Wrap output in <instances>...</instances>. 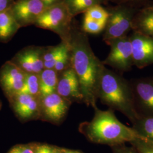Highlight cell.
<instances>
[{
  "label": "cell",
  "mask_w": 153,
  "mask_h": 153,
  "mask_svg": "<svg viewBox=\"0 0 153 153\" xmlns=\"http://www.w3.org/2000/svg\"><path fill=\"white\" fill-rule=\"evenodd\" d=\"M71 67L78 78L83 103L97 107L99 78L103 63L94 54L86 33L72 27L69 41Z\"/></svg>",
  "instance_id": "obj_1"
},
{
  "label": "cell",
  "mask_w": 153,
  "mask_h": 153,
  "mask_svg": "<svg viewBox=\"0 0 153 153\" xmlns=\"http://www.w3.org/2000/svg\"><path fill=\"white\" fill-rule=\"evenodd\" d=\"M97 98L109 109L125 115L131 124L139 117L135 108L131 82L120 74L107 69L104 64L99 75Z\"/></svg>",
  "instance_id": "obj_2"
},
{
  "label": "cell",
  "mask_w": 153,
  "mask_h": 153,
  "mask_svg": "<svg viewBox=\"0 0 153 153\" xmlns=\"http://www.w3.org/2000/svg\"><path fill=\"white\" fill-rule=\"evenodd\" d=\"M94 109L93 119L83 122L79 126V131L90 141L116 146L142 138L131 127L127 126L119 120L114 111H102L97 106Z\"/></svg>",
  "instance_id": "obj_3"
},
{
  "label": "cell",
  "mask_w": 153,
  "mask_h": 153,
  "mask_svg": "<svg viewBox=\"0 0 153 153\" xmlns=\"http://www.w3.org/2000/svg\"><path fill=\"white\" fill-rule=\"evenodd\" d=\"M73 18L66 6L62 3L47 8L34 25L55 33L62 41L69 43Z\"/></svg>",
  "instance_id": "obj_4"
},
{
  "label": "cell",
  "mask_w": 153,
  "mask_h": 153,
  "mask_svg": "<svg viewBox=\"0 0 153 153\" xmlns=\"http://www.w3.org/2000/svg\"><path fill=\"white\" fill-rule=\"evenodd\" d=\"M134 16V10L126 6H118L109 11L103 38L104 42L126 36L132 28Z\"/></svg>",
  "instance_id": "obj_5"
},
{
  "label": "cell",
  "mask_w": 153,
  "mask_h": 153,
  "mask_svg": "<svg viewBox=\"0 0 153 153\" xmlns=\"http://www.w3.org/2000/svg\"><path fill=\"white\" fill-rule=\"evenodd\" d=\"M110 46V52L103 62L120 72L129 71L134 65L130 38L126 36L105 42Z\"/></svg>",
  "instance_id": "obj_6"
},
{
  "label": "cell",
  "mask_w": 153,
  "mask_h": 153,
  "mask_svg": "<svg viewBox=\"0 0 153 153\" xmlns=\"http://www.w3.org/2000/svg\"><path fill=\"white\" fill-rule=\"evenodd\" d=\"M27 73L11 61H7L0 68V88L8 100L21 93Z\"/></svg>",
  "instance_id": "obj_7"
},
{
  "label": "cell",
  "mask_w": 153,
  "mask_h": 153,
  "mask_svg": "<svg viewBox=\"0 0 153 153\" xmlns=\"http://www.w3.org/2000/svg\"><path fill=\"white\" fill-rule=\"evenodd\" d=\"M71 103L57 93L40 99L39 120L58 125L65 119Z\"/></svg>",
  "instance_id": "obj_8"
},
{
  "label": "cell",
  "mask_w": 153,
  "mask_h": 153,
  "mask_svg": "<svg viewBox=\"0 0 153 153\" xmlns=\"http://www.w3.org/2000/svg\"><path fill=\"white\" fill-rule=\"evenodd\" d=\"M130 82L138 116L153 115V76L133 79Z\"/></svg>",
  "instance_id": "obj_9"
},
{
  "label": "cell",
  "mask_w": 153,
  "mask_h": 153,
  "mask_svg": "<svg viewBox=\"0 0 153 153\" xmlns=\"http://www.w3.org/2000/svg\"><path fill=\"white\" fill-rule=\"evenodd\" d=\"M46 9L40 0H16L10 9L21 28L34 25Z\"/></svg>",
  "instance_id": "obj_10"
},
{
  "label": "cell",
  "mask_w": 153,
  "mask_h": 153,
  "mask_svg": "<svg viewBox=\"0 0 153 153\" xmlns=\"http://www.w3.org/2000/svg\"><path fill=\"white\" fill-rule=\"evenodd\" d=\"M44 47L30 45L21 49L10 61L26 73L39 74L44 69Z\"/></svg>",
  "instance_id": "obj_11"
},
{
  "label": "cell",
  "mask_w": 153,
  "mask_h": 153,
  "mask_svg": "<svg viewBox=\"0 0 153 153\" xmlns=\"http://www.w3.org/2000/svg\"><path fill=\"white\" fill-rule=\"evenodd\" d=\"M8 101L16 117L22 123L39 120L40 99L19 93Z\"/></svg>",
  "instance_id": "obj_12"
},
{
  "label": "cell",
  "mask_w": 153,
  "mask_h": 153,
  "mask_svg": "<svg viewBox=\"0 0 153 153\" xmlns=\"http://www.w3.org/2000/svg\"><path fill=\"white\" fill-rule=\"evenodd\" d=\"M134 65L142 69L153 64V39L134 31L129 36Z\"/></svg>",
  "instance_id": "obj_13"
},
{
  "label": "cell",
  "mask_w": 153,
  "mask_h": 153,
  "mask_svg": "<svg viewBox=\"0 0 153 153\" xmlns=\"http://www.w3.org/2000/svg\"><path fill=\"white\" fill-rule=\"evenodd\" d=\"M56 93L71 103H83L79 81L71 67L59 74Z\"/></svg>",
  "instance_id": "obj_14"
},
{
  "label": "cell",
  "mask_w": 153,
  "mask_h": 153,
  "mask_svg": "<svg viewBox=\"0 0 153 153\" xmlns=\"http://www.w3.org/2000/svg\"><path fill=\"white\" fill-rule=\"evenodd\" d=\"M132 28L135 32L153 39V6L142 9L134 16Z\"/></svg>",
  "instance_id": "obj_15"
},
{
  "label": "cell",
  "mask_w": 153,
  "mask_h": 153,
  "mask_svg": "<svg viewBox=\"0 0 153 153\" xmlns=\"http://www.w3.org/2000/svg\"><path fill=\"white\" fill-rule=\"evenodd\" d=\"M20 28L10 9L0 13V42H9Z\"/></svg>",
  "instance_id": "obj_16"
},
{
  "label": "cell",
  "mask_w": 153,
  "mask_h": 153,
  "mask_svg": "<svg viewBox=\"0 0 153 153\" xmlns=\"http://www.w3.org/2000/svg\"><path fill=\"white\" fill-rule=\"evenodd\" d=\"M59 73L53 69H44L39 74L40 99L56 93Z\"/></svg>",
  "instance_id": "obj_17"
},
{
  "label": "cell",
  "mask_w": 153,
  "mask_h": 153,
  "mask_svg": "<svg viewBox=\"0 0 153 153\" xmlns=\"http://www.w3.org/2000/svg\"><path fill=\"white\" fill-rule=\"evenodd\" d=\"M69 43L62 41L55 46L44 47L43 53L44 69H53L55 64L68 49Z\"/></svg>",
  "instance_id": "obj_18"
},
{
  "label": "cell",
  "mask_w": 153,
  "mask_h": 153,
  "mask_svg": "<svg viewBox=\"0 0 153 153\" xmlns=\"http://www.w3.org/2000/svg\"><path fill=\"white\" fill-rule=\"evenodd\" d=\"M131 128L139 136L153 142V115L140 116Z\"/></svg>",
  "instance_id": "obj_19"
},
{
  "label": "cell",
  "mask_w": 153,
  "mask_h": 153,
  "mask_svg": "<svg viewBox=\"0 0 153 153\" xmlns=\"http://www.w3.org/2000/svg\"><path fill=\"white\" fill-rule=\"evenodd\" d=\"M102 0H64L70 14L73 18L81 13H85L90 7L100 5Z\"/></svg>",
  "instance_id": "obj_20"
},
{
  "label": "cell",
  "mask_w": 153,
  "mask_h": 153,
  "mask_svg": "<svg viewBox=\"0 0 153 153\" xmlns=\"http://www.w3.org/2000/svg\"><path fill=\"white\" fill-rule=\"evenodd\" d=\"M20 93L30 95L40 99L39 74L35 73H27L24 86Z\"/></svg>",
  "instance_id": "obj_21"
},
{
  "label": "cell",
  "mask_w": 153,
  "mask_h": 153,
  "mask_svg": "<svg viewBox=\"0 0 153 153\" xmlns=\"http://www.w3.org/2000/svg\"><path fill=\"white\" fill-rule=\"evenodd\" d=\"M84 14V16L94 21L102 23L105 25L109 17V11L106 10L100 5L93 6Z\"/></svg>",
  "instance_id": "obj_22"
},
{
  "label": "cell",
  "mask_w": 153,
  "mask_h": 153,
  "mask_svg": "<svg viewBox=\"0 0 153 153\" xmlns=\"http://www.w3.org/2000/svg\"><path fill=\"white\" fill-rule=\"evenodd\" d=\"M105 25L84 16L82 23V31L85 33L98 34L104 31Z\"/></svg>",
  "instance_id": "obj_23"
},
{
  "label": "cell",
  "mask_w": 153,
  "mask_h": 153,
  "mask_svg": "<svg viewBox=\"0 0 153 153\" xmlns=\"http://www.w3.org/2000/svg\"><path fill=\"white\" fill-rule=\"evenodd\" d=\"M70 67H71V58L69 47V48L62 55L53 69L59 74Z\"/></svg>",
  "instance_id": "obj_24"
},
{
  "label": "cell",
  "mask_w": 153,
  "mask_h": 153,
  "mask_svg": "<svg viewBox=\"0 0 153 153\" xmlns=\"http://www.w3.org/2000/svg\"><path fill=\"white\" fill-rule=\"evenodd\" d=\"M138 153H153V142L146 139L139 138L131 141Z\"/></svg>",
  "instance_id": "obj_25"
},
{
  "label": "cell",
  "mask_w": 153,
  "mask_h": 153,
  "mask_svg": "<svg viewBox=\"0 0 153 153\" xmlns=\"http://www.w3.org/2000/svg\"><path fill=\"white\" fill-rule=\"evenodd\" d=\"M65 149L48 144L36 145L35 153H62Z\"/></svg>",
  "instance_id": "obj_26"
},
{
  "label": "cell",
  "mask_w": 153,
  "mask_h": 153,
  "mask_svg": "<svg viewBox=\"0 0 153 153\" xmlns=\"http://www.w3.org/2000/svg\"><path fill=\"white\" fill-rule=\"evenodd\" d=\"M36 145H18L9 151L7 153H35Z\"/></svg>",
  "instance_id": "obj_27"
},
{
  "label": "cell",
  "mask_w": 153,
  "mask_h": 153,
  "mask_svg": "<svg viewBox=\"0 0 153 153\" xmlns=\"http://www.w3.org/2000/svg\"><path fill=\"white\" fill-rule=\"evenodd\" d=\"M16 0H0V13L11 8Z\"/></svg>",
  "instance_id": "obj_28"
},
{
  "label": "cell",
  "mask_w": 153,
  "mask_h": 153,
  "mask_svg": "<svg viewBox=\"0 0 153 153\" xmlns=\"http://www.w3.org/2000/svg\"><path fill=\"white\" fill-rule=\"evenodd\" d=\"M47 8L61 4L64 2V0H40Z\"/></svg>",
  "instance_id": "obj_29"
},
{
  "label": "cell",
  "mask_w": 153,
  "mask_h": 153,
  "mask_svg": "<svg viewBox=\"0 0 153 153\" xmlns=\"http://www.w3.org/2000/svg\"><path fill=\"white\" fill-rule=\"evenodd\" d=\"M116 153H136L134 150L130 149H120L117 151Z\"/></svg>",
  "instance_id": "obj_30"
},
{
  "label": "cell",
  "mask_w": 153,
  "mask_h": 153,
  "mask_svg": "<svg viewBox=\"0 0 153 153\" xmlns=\"http://www.w3.org/2000/svg\"><path fill=\"white\" fill-rule=\"evenodd\" d=\"M62 153H81L78 151L76 150H64V152Z\"/></svg>",
  "instance_id": "obj_31"
},
{
  "label": "cell",
  "mask_w": 153,
  "mask_h": 153,
  "mask_svg": "<svg viewBox=\"0 0 153 153\" xmlns=\"http://www.w3.org/2000/svg\"><path fill=\"white\" fill-rule=\"evenodd\" d=\"M2 103L1 100H0V111H1V109H2Z\"/></svg>",
  "instance_id": "obj_32"
}]
</instances>
